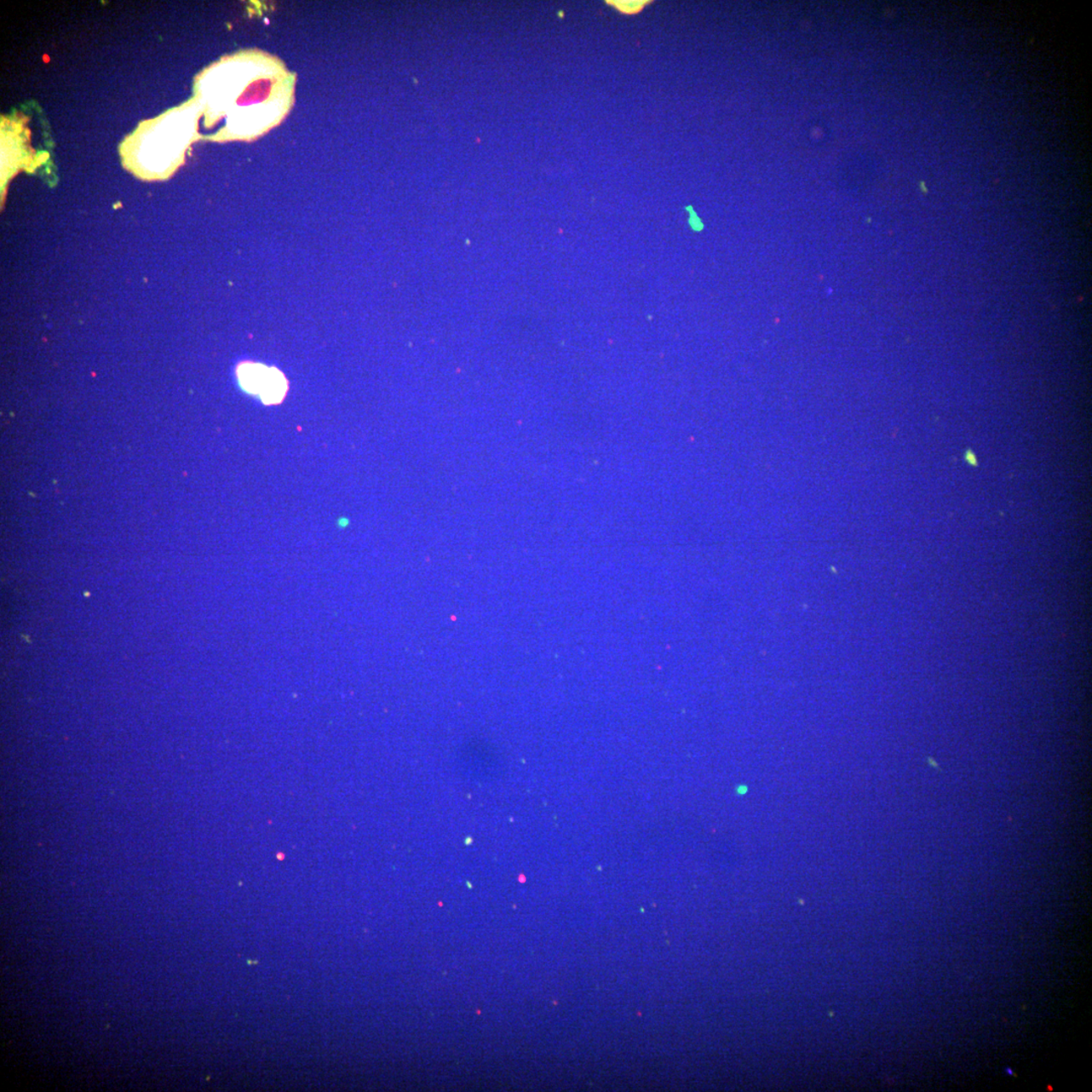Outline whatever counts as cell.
<instances>
[{"mask_svg": "<svg viewBox=\"0 0 1092 1092\" xmlns=\"http://www.w3.org/2000/svg\"><path fill=\"white\" fill-rule=\"evenodd\" d=\"M237 376L243 390L257 396L266 404L279 403L288 390L283 374L266 365H242L238 367Z\"/></svg>", "mask_w": 1092, "mask_h": 1092, "instance_id": "cell-2", "label": "cell"}, {"mask_svg": "<svg viewBox=\"0 0 1092 1092\" xmlns=\"http://www.w3.org/2000/svg\"><path fill=\"white\" fill-rule=\"evenodd\" d=\"M605 3L608 7L618 10L621 14L635 15L641 14L652 2H650V0H632V2H627V0H624V2L623 0L621 2L619 0H606Z\"/></svg>", "mask_w": 1092, "mask_h": 1092, "instance_id": "cell-3", "label": "cell"}, {"mask_svg": "<svg viewBox=\"0 0 1092 1092\" xmlns=\"http://www.w3.org/2000/svg\"><path fill=\"white\" fill-rule=\"evenodd\" d=\"M205 72L202 95L210 106L230 111L228 139L252 140L283 121L293 105L295 77L277 58L248 51Z\"/></svg>", "mask_w": 1092, "mask_h": 1092, "instance_id": "cell-1", "label": "cell"}, {"mask_svg": "<svg viewBox=\"0 0 1092 1092\" xmlns=\"http://www.w3.org/2000/svg\"><path fill=\"white\" fill-rule=\"evenodd\" d=\"M965 461H966L968 463L972 464V466H974V467H977V466H978V464H977L976 456H975V454H974V453H973L971 451H966V453H965Z\"/></svg>", "mask_w": 1092, "mask_h": 1092, "instance_id": "cell-4", "label": "cell"}]
</instances>
